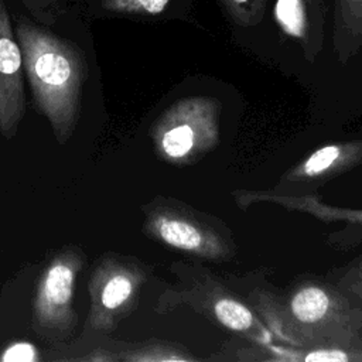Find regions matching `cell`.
I'll return each instance as SVG.
<instances>
[{"instance_id":"obj_14","label":"cell","mask_w":362,"mask_h":362,"mask_svg":"<svg viewBox=\"0 0 362 362\" xmlns=\"http://www.w3.org/2000/svg\"><path fill=\"white\" fill-rule=\"evenodd\" d=\"M124 359L129 361H150V362H167V361H181V362H194L202 361L192 354V351L182 344L173 341H160L153 339L144 344H140L124 352Z\"/></svg>"},{"instance_id":"obj_17","label":"cell","mask_w":362,"mask_h":362,"mask_svg":"<svg viewBox=\"0 0 362 362\" xmlns=\"http://www.w3.org/2000/svg\"><path fill=\"white\" fill-rule=\"evenodd\" d=\"M170 1L171 0H105V7L116 11L154 16L163 13Z\"/></svg>"},{"instance_id":"obj_3","label":"cell","mask_w":362,"mask_h":362,"mask_svg":"<svg viewBox=\"0 0 362 362\" xmlns=\"http://www.w3.org/2000/svg\"><path fill=\"white\" fill-rule=\"evenodd\" d=\"M175 283L157 303L160 313L188 308L236 337L260 342H276L274 335L240 293L232 290L211 269L198 260H180L171 266Z\"/></svg>"},{"instance_id":"obj_13","label":"cell","mask_w":362,"mask_h":362,"mask_svg":"<svg viewBox=\"0 0 362 362\" xmlns=\"http://www.w3.org/2000/svg\"><path fill=\"white\" fill-rule=\"evenodd\" d=\"M362 47V0L335 1V49L342 62Z\"/></svg>"},{"instance_id":"obj_6","label":"cell","mask_w":362,"mask_h":362,"mask_svg":"<svg viewBox=\"0 0 362 362\" xmlns=\"http://www.w3.org/2000/svg\"><path fill=\"white\" fill-rule=\"evenodd\" d=\"M147 277L148 269L137 259L122 256L105 259L89 281L92 328L102 332L115 329L117 322L134 310Z\"/></svg>"},{"instance_id":"obj_9","label":"cell","mask_w":362,"mask_h":362,"mask_svg":"<svg viewBox=\"0 0 362 362\" xmlns=\"http://www.w3.org/2000/svg\"><path fill=\"white\" fill-rule=\"evenodd\" d=\"M25 112L23 55L14 40L8 13L0 0V132L11 139Z\"/></svg>"},{"instance_id":"obj_18","label":"cell","mask_w":362,"mask_h":362,"mask_svg":"<svg viewBox=\"0 0 362 362\" xmlns=\"http://www.w3.org/2000/svg\"><path fill=\"white\" fill-rule=\"evenodd\" d=\"M38 358L37 348L25 341L8 345L0 356L3 362H35Z\"/></svg>"},{"instance_id":"obj_5","label":"cell","mask_w":362,"mask_h":362,"mask_svg":"<svg viewBox=\"0 0 362 362\" xmlns=\"http://www.w3.org/2000/svg\"><path fill=\"white\" fill-rule=\"evenodd\" d=\"M221 103L209 96H188L170 105L153 123L157 156L188 165L212 151L221 137Z\"/></svg>"},{"instance_id":"obj_4","label":"cell","mask_w":362,"mask_h":362,"mask_svg":"<svg viewBox=\"0 0 362 362\" xmlns=\"http://www.w3.org/2000/svg\"><path fill=\"white\" fill-rule=\"evenodd\" d=\"M143 212L144 233L191 260L222 263L238 255L233 230L214 214L161 195L144 205Z\"/></svg>"},{"instance_id":"obj_1","label":"cell","mask_w":362,"mask_h":362,"mask_svg":"<svg viewBox=\"0 0 362 362\" xmlns=\"http://www.w3.org/2000/svg\"><path fill=\"white\" fill-rule=\"evenodd\" d=\"M240 296L286 345H329L362 335V308L328 279L303 276L276 288L253 277Z\"/></svg>"},{"instance_id":"obj_7","label":"cell","mask_w":362,"mask_h":362,"mask_svg":"<svg viewBox=\"0 0 362 362\" xmlns=\"http://www.w3.org/2000/svg\"><path fill=\"white\" fill-rule=\"evenodd\" d=\"M81 266L79 252L66 249L55 256L41 274L33 305L34 325L38 332L61 339L74 331L76 318L72 297Z\"/></svg>"},{"instance_id":"obj_8","label":"cell","mask_w":362,"mask_h":362,"mask_svg":"<svg viewBox=\"0 0 362 362\" xmlns=\"http://www.w3.org/2000/svg\"><path fill=\"white\" fill-rule=\"evenodd\" d=\"M361 164L362 139L328 143L286 170L272 191L283 195H311Z\"/></svg>"},{"instance_id":"obj_10","label":"cell","mask_w":362,"mask_h":362,"mask_svg":"<svg viewBox=\"0 0 362 362\" xmlns=\"http://www.w3.org/2000/svg\"><path fill=\"white\" fill-rule=\"evenodd\" d=\"M240 361L263 362H362V335L344 342L315 346H291L242 341L238 346Z\"/></svg>"},{"instance_id":"obj_12","label":"cell","mask_w":362,"mask_h":362,"mask_svg":"<svg viewBox=\"0 0 362 362\" xmlns=\"http://www.w3.org/2000/svg\"><path fill=\"white\" fill-rule=\"evenodd\" d=\"M273 14L281 31L301 42L308 58L318 52L320 37L314 30L307 0H276Z\"/></svg>"},{"instance_id":"obj_2","label":"cell","mask_w":362,"mask_h":362,"mask_svg":"<svg viewBox=\"0 0 362 362\" xmlns=\"http://www.w3.org/2000/svg\"><path fill=\"white\" fill-rule=\"evenodd\" d=\"M17 38L35 103L57 140L65 143L75 127L86 76L83 58L72 44L28 21H17Z\"/></svg>"},{"instance_id":"obj_16","label":"cell","mask_w":362,"mask_h":362,"mask_svg":"<svg viewBox=\"0 0 362 362\" xmlns=\"http://www.w3.org/2000/svg\"><path fill=\"white\" fill-rule=\"evenodd\" d=\"M266 0H222L233 20L240 25L257 23L263 14Z\"/></svg>"},{"instance_id":"obj_15","label":"cell","mask_w":362,"mask_h":362,"mask_svg":"<svg viewBox=\"0 0 362 362\" xmlns=\"http://www.w3.org/2000/svg\"><path fill=\"white\" fill-rule=\"evenodd\" d=\"M354 304L362 308V255L337 269L331 280Z\"/></svg>"},{"instance_id":"obj_11","label":"cell","mask_w":362,"mask_h":362,"mask_svg":"<svg viewBox=\"0 0 362 362\" xmlns=\"http://www.w3.org/2000/svg\"><path fill=\"white\" fill-rule=\"evenodd\" d=\"M232 198L238 208L246 211L255 204H274L290 211H298L308 214L324 222H345L348 230L356 229L362 230V209H349L331 206L320 199L317 194L311 195H283L266 191H252V189H235Z\"/></svg>"}]
</instances>
